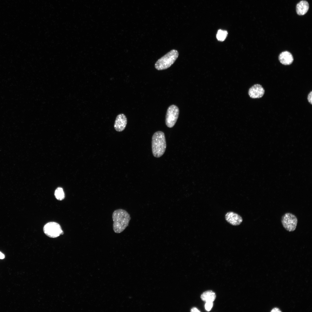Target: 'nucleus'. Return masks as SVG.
Returning a JSON list of instances; mask_svg holds the SVG:
<instances>
[{"label":"nucleus","mask_w":312,"mask_h":312,"mask_svg":"<svg viewBox=\"0 0 312 312\" xmlns=\"http://www.w3.org/2000/svg\"><path fill=\"white\" fill-rule=\"evenodd\" d=\"M112 218L113 230L116 233L122 232L128 226L131 219L129 214L122 209L115 210L113 213Z\"/></svg>","instance_id":"obj_1"},{"label":"nucleus","mask_w":312,"mask_h":312,"mask_svg":"<svg viewBox=\"0 0 312 312\" xmlns=\"http://www.w3.org/2000/svg\"><path fill=\"white\" fill-rule=\"evenodd\" d=\"M166 147V138L164 133L161 131L155 132L153 135L152 139V149L153 155L159 158L164 153Z\"/></svg>","instance_id":"obj_2"},{"label":"nucleus","mask_w":312,"mask_h":312,"mask_svg":"<svg viewBox=\"0 0 312 312\" xmlns=\"http://www.w3.org/2000/svg\"><path fill=\"white\" fill-rule=\"evenodd\" d=\"M179 55L178 51L173 49L159 59L155 64V68L158 70L166 69L175 62Z\"/></svg>","instance_id":"obj_3"},{"label":"nucleus","mask_w":312,"mask_h":312,"mask_svg":"<svg viewBox=\"0 0 312 312\" xmlns=\"http://www.w3.org/2000/svg\"><path fill=\"white\" fill-rule=\"evenodd\" d=\"M298 219L294 214L286 213L282 217L281 222L283 227L289 232L293 231L296 228Z\"/></svg>","instance_id":"obj_4"},{"label":"nucleus","mask_w":312,"mask_h":312,"mask_svg":"<svg viewBox=\"0 0 312 312\" xmlns=\"http://www.w3.org/2000/svg\"><path fill=\"white\" fill-rule=\"evenodd\" d=\"M179 114V109L176 105H172L168 108L166 116L165 123L169 128L172 127L175 125Z\"/></svg>","instance_id":"obj_5"},{"label":"nucleus","mask_w":312,"mask_h":312,"mask_svg":"<svg viewBox=\"0 0 312 312\" xmlns=\"http://www.w3.org/2000/svg\"><path fill=\"white\" fill-rule=\"evenodd\" d=\"M44 233L51 238H56L63 234L60 226L54 222H49L45 225L43 228Z\"/></svg>","instance_id":"obj_6"},{"label":"nucleus","mask_w":312,"mask_h":312,"mask_svg":"<svg viewBox=\"0 0 312 312\" xmlns=\"http://www.w3.org/2000/svg\"><path fill=\"white\" fill-rule=\"evenodd\" d=\"M225 219L228 223L233 226L239 225L243 221L241 216L232 211L228 212L226 214Z\"/></svg>","instance_id":"obj_7"},{"label":"nucleus","mask_w":312,"mask_h":312,"mask_svg":"<svg viewBox=\"0 0 312 312\" xmlns=\"http://www.w3.org/2000/svg\"><path fill=\"white\" fill-rule=\"evenodd\" d=\"M265 93V90L259 84H255L250 88L248 92L250 97L252 99L259 98L262 97Z\"/></svg>","instance_id":"obj_8"},{"label":"nucleus","mask_w":312,"mask_h":312,"mask_svg":"<svg viewBox=\"0 0 312 312\" xmlns=\"http://www.w3.org/2000/svg\"><path fill=\"white\" fill-rule=\"evenodd\" d=\"M127 123V118L125 114H121L118 115L116 118L114 127L118 132L122 131L125 128Z\"/></svg>","instance_id":"obj_9"},{"label":"nucleus","mask_w":312,"mask_h":312,"mask_svg":"<svg viewBox=\"0 0 312 312\" xmlns=\"http://www.w3.org/2000/svg\"><path fill=\"white\" fill-rule=\"evenodd\" d=\"M278 59L280 62L285 65H289L291 64L294 60L293 57L291 54L287 51H284L281 52L279 55Z\"/></svg>","instance_id":"obj_10"},{"label":"nucleus","mask_w":312,"mask_h":312,"mask_svg":"<svg viewBox=\"0 0 312 312\" xmlns=\"http://www.w3.org/2000/svg\"><path fill=\"white\" fill-rule=\"evenodd\" d=\"M309 8V4L307 1H301L297 4L296 12L299 15H304L307 12Z\"/></svg>","instance_id":"obj_11"},{"label":"nucleus","mask_w":312,"mask_h":312,"mask_svg":"<svg viewBox=\"0 0 312 312\" xmlns=\"http://www.w3.org/2000/svg\"><path fill=\"white\" fill-rule=\"evenodd\" d=\"M216 298L215 293L211 290H208L203 292L201 296V299L206 302H212L215 300Z\"/></svg>","instance_id":"obj_12"},{"label":"nucleus","mask_w":312,"mask_h":312,"mask_svg":"<svg viewBox=\"0 0 312 312\" xmlns=\"http://www.w3.org/2000/svg\"><path fill=\"white\" fill-rule=\"evenodd\" d=\"M227 34V31L219 29L218 31L216 34V38L219 41H223L226 38Z\"/></svg>","instance_id":"obj_13"},{"label":"nucleus","mask_w":312,"mask_h":312,"mask_svg":"<svg viewBox=\"0 0 312 312\" xmlns=\"http://www.w3.org/2000/svg\"><path fill=\"white\" fill-rule=\"evenodd\" d=\"M54 194L56 198L59 200H62L65 197L64 192L61 187H58L56 190Z\"/></svg>","instance_id":"obj_14"},{"label":"nucleus","mask_w":312,"mask_h":312,"mask_svg":"<svg viewBox=\"0 0 312 312\" xmlns=\"http://www.w3.org/2000/svg\"><path fill=\"white\" fill-rule=\"evenodd\" d=\"M213 305V303L212 302H206L205 304V308L206 310L208 311H210L212 308Z\"/></svg>","instance_id":"obj_15"},{"label":"nucleus","mask_w":312,"mask_h":312,"mask_svg":"<svg viewBox=\"0 0 312 312\" xmlns=\"http://www.w3.org/2000/svg\"><path fill=\"white\" fill-rule=\"evenodd\" d=\"M312 92L311 91V92L307 96V99L308 102L311 104H312Z\"/></svg>","instance_id":"obj_16"},{"label":"nucleus","mask_w":312,"mask_h":312,"mask_svg":"<svg viewBox=\"0 0 312 312\" xmlns=\"http://www.w3.org/2000/svg\"><path fill=\"white\" fill-rule=\"evenodd\" d=\"M191 311L192 312H200L197 308L196 307H194L192 308L191 310Z\"/></svg>","instance_id":"obj_17"},{"label":"nucleus","mask_w":312,"mask_h":312,"mask_svg":"<svg viewBox=\"0 0 312 312\" xmlns=\"http://www.w3.org/2000/svg\"><path fill=\"white\" fill-rule=\"evenodd\" d=\"M271 312H281V311H280V310L278 308H274L272 310V311H271Z\"/></svg>","instance_id":"obj_18"},{"label":"nucleus","mask_w":312,"mask_h":312,"mask_svg":"<svg viewBox=\"0 0 312 312\" xmlns=\"http://www.w3.org/2000/svg\"><path fill=\"white\" fill-rule=\"evenodd\" d=\"M4 257L5 256L4 254L0 252V259H3Z\"/></svg>","instance_id":"obj_19"}]
</instances>
